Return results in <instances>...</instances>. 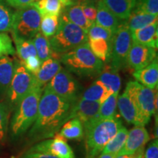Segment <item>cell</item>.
<instances>
[{
    "label": "cell",
    "instance_id": "d6986e66",
    "mask_svg": "<svg viewBox=\"0 0 158 158\" xmlns=\"http://www.w3.org/2000/svg\"><path fill=\"white\" fill-rule=\"evenodd\" d=\"M100 81L110 94L119 93L121 89V78L118 71L112 68L109 64H105L103 70L97 78Z\"/></svg>",
    "mask_w": 158,
    "mask_h": 158
},
{
    "label": "cell",
    "instance_id": "e575fe53",
    "mask_svg": "<svg viewBox=\"0 0 158 158\" xmlns=\"http://www.w3.org/2000/svg\"><path fill=\"white\" fill-rule=\"evenodd\" d=\"M13 14L10 10L0 2V32L11 31L13 27Z\"/></svg>",
    "mask_w": 158,
    "mask_h": 158
},
{
    "label": "cell",
    "instance_id": "7c38bea8",
    "mask_svg": "<svg viewBox=\"0 0 158 158\" xmlns=\"http://www.w3.org/2000/svg\"><path fill=\"white\" fill-rule=\"evenodd\" d=\"M157 58V50L144 45L133 43L127 58V65L134 70H141Z\"/></svg>",
    "mask_w": 158,
    "mask_h": 158
},
{
    "label": "cell",
    "instance_id": "bcb514c9",
    "mask_svg": "<svg viewBox=\"0 0 158 158\" xmlns=\"http://www.w3.org/2000/svg\"><path fill=\"white\" fill-rule=\"evenodd\" d=\"M72 1H73V2H78V0H72Z\"/></svg>",
    "mask_w": 158,
    "mask_h": 158
},
{
    "label": "cell",
    "instance_id": "836d02e7",
    "mask_svg": "<svg viewBox=\"0 0 158 158\" xmlns=\"http://www.w3.org/2000/svg\"><path fill=\"white\" fill-rule=\"evenodd\" d=\"M114 32L94 23L87 31L88 39H102L112 42Z\"/></svg>",
    "mask_w": 158,
    "mask_h": 158
},
{
    "label": "cell",
    "instance_id": "f546056e",
    "mask_svg": "<svg viewBox=\"0 0 158 158\" xmlns=\"http://www.w3.org/2000/svg\"><path fill=\"white\" fill-rule=\"evenodd\" d=\"M110 94L104 85L97 79L85 90L81 98L89 101L99 102L101 104Z\"/></svg>",
    "mask_w": 158,
    "mask_h": 158
},
{
    "label": "cell",
    "instance_id": "6da1fadb",
    "mask_svg": "<svg viewBox=\"0 0 158 158\" xmlns=\"http://www.w3.org/2000/svg\"><path fill=\"white\" fill-rule=\"evenodd\" d=\"M70 108L69 102L45 86L36 120L29 130V138L33 141H43L54 137L68 120Z\"/></svg>",
    "mask_w": 158,
    "mask_h": 158
},
{
    "label": "cell",
    "instance_id": "d6a6232c",
    "mask_svg": "<svg viewBox=\"0 0 158 158\" xmlns=\"http://www.w3.org/2000/svg\"><path fill=\"white\" fill-rule=\"evenodd\" d=\"M59 24V17L52 15H41L40 32L50 39L55 35Z\"/></svg>",
    "mask_w": 158,
    "mask_h": 158
},
{
    "label": "cell",
    "instance_id": "ab89813d",
    "mask_svg": "<svg viewBox=\"0 0 158 158\" xmlns=\"http://www.w3.org/2000/svg\"><path fill=\"white\" fill-rule=\"evenodd\" d=\"M21 64L27 69V70H28L30 73L35 76L39 70L42 62L40 60L38 56H30L25 60L21 61Z\"/></svg>",
    "mask_w": 158,
    "mask_h": 158
},
{
    "label": "cell",
    "instance_id": "30bf717a",
    "mask_svg": "<svg viewBox=\"0 0 158 158\" xmlns=\"http://www.w3.org/2000/svg\"><path fill=\"white\" fill-rule=\"evenodd\" d=\"M37 85L35 76L27 70L20 63L15 64V68L11 82L7 89V96L12 104H17Z\"/></svg>",
    "mask_w": 158,
    "mask_h": 158
},
{
    "label": "cell",
    "instance_id": "7bdbcfd3",
    "mask_svg": "<svg viewBox=\"0 0 158 158\" xmlns=\"http://www.w3.org/2000/svg\"><path fill=\"white\" fill-rule=\"evenodd\" d=\"M22 158H58L56 156L49 155L47 153L37 152L28 151Z\"/></svg>",
    "mask_w": 158,
    "mask_h": 158
},
{
    "label": "cell",
    "instance_id": "ffe728a7",
    "mask_svg": "<svg viewBox=\"0 0 158 158\" xmlns=\"http://www.w3.org/2000/svg\"><path fill=\"white\" fill-rule=\"evenodd\" d=\"M75 2L72 0H36L34 4L40 15H52L59 17L65 7Z\"/></svg>",
    "mask_w": 158,
    "mask_h": 158
},
{
    "label": "cell",
    "instance_id": "74e56055",
    "mask_svg": "<svg viewBox=\"0 0 158 158\" xmlns=\"http://www.w3.org/2000/svg\"><path fill=\"white\" fill-rule=\"evenodd\" d=\"M8 124V110L5 105L0 102V143L5 141Z\"/></svg>",
    "mask_w": 158,
    "mask_h": 158
},
{
    "label": "cell",
    "instance_id": "e0dca14e",
    "mask_svg": "<svg viewBox=\"0 0 158 158\" xmlns=\"http://www.w3.org/2000/svg\"><path fill=\"white\" fill-rule=\"evenodd\" d=\"M60 16L64 18L69 22L78 26L86 32L93 24V23L90 22L84 15L81 5L79 2H76L73 5L65 7Z\"/></svg>",
    "mask_w": 158,
    "mask_h": 158
},
{
    "label": "cell",
    "instance_id": "60d3db41",
    "mask_svg": "<svg viewBox=\"0 0 158 158\" xmlns=\"http://www.w3.org/2000/svg\"><path fill=\"white\" fill-rule=\"evenodd\" d=\"M144 158H158V141L157 138L153 140L149 147L144 151Z\"/></svg>",
    "mask_w": 158,
    "mask_h": 158
},
{
    "label": "cell",
    "instance_id": "4dcf8cb0",
    "mask_svg": "<svg viewBox=\"0 0 158 158\" xmlns=\"http://www.w3.org/2000/svg\"><path fill=\"white\" fill-rule=\"evenodd\" d=\"M127 134L128 130L127 128L124 125H122V127L118 130L114 137L105 146L100 154L111 155L115 157L124 147L126 139H127Z\"/></svg>",
    "mask_w": 158,
    "mask_h": 158
},
{
    "label": "cell",
    "instance_id": "9a60e30c",
    "mask_svg": "<svg viewBox=\"0 0 158 158\" xmlns=\"http://www.w3.org/2000/svg\"><path fill=\"white\" fill-rule=\"evenodd\" d=\"M133 43L144 45L157 50L158 48V23L131 31Z\"/></svg>",
    "mask_w": 158,
    "mask_h": 158
},
{
    "label": "cell",
    "instance_id": "f1b7e54d",
    "mask_svg": "<svg viewBox=\"0 0 158 158\" xmlns=\"http://www.w3.org/2000/svg\"><path fill=\"white\" fill-rule=\"evenodd\" d=\"M58 134L65 139L81 140L84 137V127L78 118H71L63 124Z\"/></svg>",
    "mask_w": 158,
    "mask_h": 158
},
{
    "label": "cell",
    "instance_id": "ba28073f",
    "mask_svg": "<svg viewBox=\"0 0 158 158\" xmlns=\"http://www.w3.org/2000/svg\"><path fill=\"white\" fill-rule=\"evenodd\" d=\"M132 45L131 31L124 23L120 24L112 39L111 56L108 64L118 71L127 68L128 54Z\"/></svg>",
    "mask_w": 158,
    "mask_h": 158
},
{
    "label": "cell",
    "instance_id": "3957f363",
    "mask_svg": "<svg viewBox=\"0 0 158 158\" xmlns=\"http://www.w3.org/2000/svg\"><path fill=\"white\" fill-rule=\"evenodd\" d=\"M122 122L119 117L101 120L84 126L85 158H95L101 153L105 146L114 137L122 127Z\"/></svg>",
    "mask_w": 158,
    "mask_h": 158
},
{
    "label": "cell",
    "instance_id": "ee69618b",
    "mask_svg": "<svg viewBox=\"0 0 158 158\" xmlns=\"http://www.w3.org/2000/svg\"><path fill=\"white\" fill-rule=\"evenodd\" d=\"M114 158H144V147L130 155H116Z\"/></svg>",
    "mask_w": 158,
    "mask_h": 158
},
{
    "label": "cell",
    "instance_id": "484cf974",
    "mask_svg": "<svg viewBox=\"0 0 158 158\" xmlns=\"http://www.w3.org/2000/svg\"><path fill=\"white\" fill-rule=\"evenodd\" d=\"M118 96V93H114L110 94L103 102L100 104V108H99V110L95 117L89 123L83 126V127L89 124L107 119V118H113L116 116V108H117Z\"/></svg>",
    "mask_w": 158,
    "mask_h": 158
},
{
    "label": "cell",
    "instance_id": "7a4b0ae2",
    "mask_svg": "<svg viewBox=\"0 0 158 158\" xmlns=\"http://www.w3.org/2000/svg\"><path fill=\"white\" fill-rule=\"evenodd\" d=\"M59 62L70 73L82 78L98 77L105 65L92 52L88 43L62 54Z\"/></svg>",
    "mask_w": 158,
    "mask_h": 158
},
{
    "label": "cell",
    "instance_id": "d590c367",
    "mask_svg": "<svg viewBox=\"0 0 158 158\" xmlns=\"http://www.w3.org/2000/svg\"><path fill=\"white\" fill-rule=\"evenodd\" d=\"M133 10L158 15V0H136Z\"/></svg>",
    "mask_w": 158,
    "mask_h": 158
},
{
    "label": "cell",
    "instance_id": "cb8c5ba5",
    "mask_svg": "<svg viewBox=\"0 0 158 158\" xmlns=\"http://www.w3.org/2000/svg\"><path fill=\"white\" fill-rule=\"evenodd\" d=\"M126 20L127 21L124 23V24L127 26L130 31H133L157 23L158 15H152L143 12L133 10L130 16Z\"/></svg>",
    "mask_w": 158,
    "mask_h": 158
},
{
    "label": "cell",
    "instance_id": "f35d334b",
    "mask_svg": "<svg viewBox=\"0 0 158 158\" xmlns=\"http://www.w3.org/2000/svg\"><path fill=\"white\" fill-rule=\"evenodd\" d=\"M80 3L85 16L90 22L94 23L95 22L97 15V5L92 2V0H84Z\"/></svg>",
    "mask_w": 158,
    "mask_h": 158
},
{
    "label": "cell",
    "instance_id": "5b68a950",
    "mask_svg": "<svg viewBox=\"0 0 158 158\" xmlns=\"http://www.w3.org/2000/svg\"><path fill=\"white\" fill-rule=\"evenodd\" d=\"M43 89L36 85L17 104L10 127L13 136L22 135L34 124L37 116L39 102Z\"/></svg>",
    "mask_w": 158,
    "mask_h": 158
},
{
    "label": "cell",
    "instance_id": "9c48e42d",
    "mask_svg": "<svg viewBox=\"0 0 158 158\" xmlns=\"http://www.w3.org/2000/svg\"><path fill=\"white\" fill-rule=\"evenodd\" d=\"M45 87L71 106L78 100L81 90V86L78 81L69 71L62 68L46 84Z\"/></svg>",
    "mask_w": 158,
    "mask_h": 158
},
{
    "label": "cell",
    "instance_id": "603a6c76",
    "mask_svg": "<svg viewBox=\"0 0 158 158\" xmlns=\"http://www.w3.org/2000/svg\"><path fill=\"white\" fill-rule=\"evenodd\" d=\"M118 19L126 20L135 6L136 0H101Z\"/></svg>",
    "mask_w": 158,
    "mask_h": 158
},
{
    "label": "cell",
    "instance_id": "ac0fdd59",
    "mask_svg": "<svg viewBox=\"0 0 158 158\" xmlns=\"http://www.w3.org/2000/svg\"><path fill=\"white\" fill-rule=\"evenodd\" d=\"M61 68V63L57 59L50 58L43 62L39 70L34 76L37 85L41 88L45 87Z\"/></svg>",
    "mask_w": 158,
    "mask_h": 158
},
{
    "label": "cell",
    "instance_id": "b9f144b4",
    "mask_svg": "<svg viewBox=\"0 0 158 158\" xmlns=\"http://www.w3.org/2000/svg\"><path fill=\"white\" fill-rule=\"evenodd\" d=\"M36 0H5L10 6L16 9L23 8L31 4L34 3Z\"/></svg>",
    "mask_w": 158,
    "mask_h": 158
},
{
    "label": "cell",
    "instance_id": "4fadbf2b",
    "mask_svg": "<svg viewBox=\"0 0 158 158\" xmlns=\"http://www.w3.org/2000/svg\"><path fill=\"white\" fill-rule=\"evenodd\" d=\"M149 141L150 135L145 127L134 126V127L128 131L125 143L116 155L133 154L141 148H143Z\"/></svg>",
    "mask_w": 158,
    "mask_h": 158
},
{
    "label": "cell",
    "instance_id": "8d00e7d4",
    "mask_svg": "<svg viewBox=\"0 0 158 158\" xmlns=\"http://www.w3.org/2000/svg\"><path fill=\"white\" fill-rule=\"evenodd\" d=\"M15 53V50L9 35L0 32V57L14 55Z\"/></svg>",
    "mask_w": 158,
    "mask_h": 158
},
{
    "label": "cell",
    "instance_id": "1f68e13d",
    "mask_svg": "<svg viewBox=\"0 0 158 158\" xmlns=\"http://www.w3.org/2000/svg\"><path fill=\"white\" fill-rule=\"evenodd\" d=\"M15 45V52L21 59L23 61L30 56H37L36 49L31 39H25L13 35Z\"/></svg>",
    "mask_w": 158,
    "mask_h": 158
},
{
    "label": "cell",
    "instance_id": "44dd1931",
    "mask_svg": "<svg viewBox=\"0 0 158 158\" xmlns=\"http://www.w3.org/2000/svg\"><path fill=\"white\" fill-rule=\"evenodd\" d=\"M94 23L110 29L113 32H115L120 25L119 19L104 5L101 0H99L97 5V15Z\"/></svg>",
    "mask_w": 158,
    "mask_h": 158
},
{
    "label": "cell",
    "instance_id": "7402d4cb",
    "mask_svg": "<svg viewBox=\"0 0 158 158\" xmlns=\"http://www.w3.org/2000/svg\"><path fill=\"white\" fill-rule=\"evenodd\" d=\"M31 40L34 43L37 55L41 62L50 58L60 61L61 55L56 54L53 51L49 39L45 37L40 31L35 35V36L31 39Z\"/></svg>",
    "mask_w": 158,
    "mask_h": 158
},
{
    "label": "cell",
    "instance_id": "d4e9b609",
    "mask_svg": "<svg viewBox=\"0 0 158 158\" xmlns=\"http://www.w3.org/2000/svg\"><path fill=\"white\" fill-rule=\"evenodd\" d=\"M117 107L120 114L124 119L130 124L135 125L136 119V110L129 94L125 90L121 95L118 96Z\"/></svg>",
    "mask_w": 158,
    "mask_h": 158
},
{
    "label": "cell",
    "instance_id": "4316f807",
    "mask_svg": "<svg viewBox=\"0 0 158 158\" xmlns=\"http://www.w3.org/2000/svg\"><path fill=\"white\" fill-rule=\"evenodd\" d=\"M15 68V63L9 56L0 57V92L7 91Z\"/></svg>",
    "mask_w": 158,
    "mask_h": 158
},
{
    "label": "cell",
    "instance_id": "83f0119b",
    "mask_svg": "<svg viewBox=\"0 0 158 158\" xmlns=\"http://www.w3.org/2000/svg\"><path fill=\"white\" fill-rule=\"evenodd\" d=\"M87 43L90 50L97 58L104 64H108L110 62L112 42L102 39H88Z\"/></svg>",
    "mask_w": 158,
    "mask_h": 158
},
{
    "label": "cell",
    "instance_id": "8fae6325",
    "mask_svg": "<svg viewBox=\"0 0 158 158\" xmlns=\"http://www.w3.org/2000/svg\"><path fill=\"white\" fill-rule=\"evenodd\" d=\"M29 151L47 153L58 158H76L73 151L67 143L66 139L58 133L53 138L43 140L35 144Z\"/></svg>",
    "mask_w": 158,
    "mask_h": 158
},
{
    "label": "cell",
    "instance_id": "277c9868",
    "mask_svg": "<svg viewBox=\"0 0 158 158\" xmlns=\"http://www.w3.org/2000/svg\"><path fill=\"white\" fill-rule=\"evenodd\" d=\"M124 90L129 94L135 105V126L145 127L152 115L156 114L157 116V89H151L136 81H130Z\"/></svg>",
    "mask_w": 158,
    "mask_h": 158
},
{
    "label": "cell",
    "instance_id": "5bb4252c",
    "mask_svg": "<svg viewBox=\"0 0 158 158\" xmlns=\"http://www.w3.org/2000/svg\"><path fill=\"white\" fill-rule=\"evenodd\" d=\"M100 106V103L99 102L89 101L81 98L78 99L71 106L68 120L73 118H78L84 126L95 117Z\"/></svg>",
    "mask_w": 158,
    "mask_h": 158
},
{
    "label": "cell",
    "instance_id": "8992f818",
    "mask_svg": "<svg viewBox=\"0 0 158 158\" xmlns=\"http://www.w3.org/2000/svg\"><path fill=\"white\" fill-rule=\"evenodd\" d=\"M53 51L62 56L79 45L87 43V32L84 29L59 16L56 32L49 39Z\"/></svg>",
    "mask_w": 158,
    "mask_h": 158
},
{
    "label": "cell",
    "instance_id": "52a82bcc",
    "mask_svg": "<svg viewBox=\"0 0 158 158\" xmlns=\"http://www.w3.org/2000/svg\"><path fill=\"white\" fill-rule=\"evenodd\" d=\"M41 15L34 3L17 9L13 14V35L25 39H32L40 31Z\"/></svg>",
    "mask_w": 158,
    "mask_h": 158
},
{
    "label": "cell",
    "instance_id": "2e32d148",
    "mask_svg": "<svg viewBox=\"0 0 158 158\" xmlns=\"http://www.w3.org/2000/svg\"><path fill=\"white\" fill-rule=\"evenodd\" d=\"M133 76L136 81L151 89H157L158 84V60L155 58L148 66L141 70H136Z\"/></svg>",
    "mask_w": 158,
    "mask_h": 158
},
{
    "label": "cell",
    "instance_id": "f6af8a7d",
    "mask_svg": "<svg viewBox=\"0 0 158 158\" xmlns=\"http://www.w3.org/2000/svg\"><path fill=\"white\" fill-rule=\"evenodd\" d=\"M95 158H114V155H105V154H100Z\"/></svg>",
    "mask_w": 158,
    "mask_h": 158
}]
</instances>
